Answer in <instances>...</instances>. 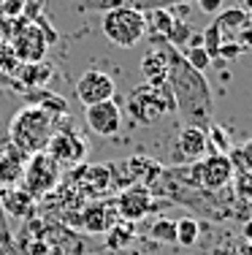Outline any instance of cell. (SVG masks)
<instances>
[{
	"label": "cell",
	"instance_id": "6da1fadb",
	"mask_svg": "<svg viewBox=\"0 0 252 255\" xmlns=\"http://www.w3.org/2000/svg\"><path fill=\"white\" fill-rule=\"evenodd\" d=\"M163 49L168 60V87L176 101V112L187 120V125L209 128L214 123V103L206 76L190 68L184 54L176 52L168 41H163Z\"/></svg>",
	"mask_w": 252,
	"mask_h": 255
},
{
	"label": "cell",
	"instance_id": "7a4b0ae2",
	"mask_svg": "<svg viewBox=\"0 0 252 255\" xmlns=\"http://www.w3.org/2000/svg\"><path fill=\"white\" fill-rule=\"evenodd\" d=\"M57 130V120L49 112H44L35 103H27L11 117L8 123V144L16 147L22 155H38L46 152L52 136Z\"/></svg>",
	"mask_w": 252,
	"mask_h": 255
},
{
	"label": "cell",
	"instance_id": "3957f363",
	"mask_svg": "<svg viewBox=\"0 0 252 255\" xmlns=\"http://www.w3.org/2000/svg\"><path fill=\"white\" fill-rule=\"evenodd\" d=\"M122 112H128V117L139 125H155L168 112H176V101H173V93L168 87V82L166 84L144 82L128 95Z\"/></svg>",
	"mask_w": 252,
	"mask_h": 255
},
{
	"label": "cell",
	"instance_id": "277c9868",
	"mask_svg": "<svg viewBox=\"0 0 252 255\" xmlns=\"http://www.w3.org/2000/svg\"><path fill=\"white\" fill-rule=\"evenodd\" d=\"M100 33H103L114 46H119V49H133L136 44H141L149 35L147 16L139 14V11H133V8L117 5V8L103 11V16H100Z\"/></svg>",
	"mask_w": 252,
	"mask_h": 255
},
{
	"label": "cell",
	"instance_id": "5b68a950",
	"mask_svg": "<svg viewBox=\"0 0 252 255\" xmlns=\"http://www.w3.org/2000/svg\"><path fill=\"white\" fill-rule=\"evenodd\" d=\"M49 41H46L44 30L35 25L30 16H19L11 22V33H8V52L16 63L30 65V63H44Z\"/></svg>",
	"mask_w": 252,
	"mask_h": 255
},
{
	"label": "cell",
	"instance_id": "8992f818",
	"mask_svg": "<svg viewBox=\"0 0 252 255\" xmlns=\"http://www.w3.org/2000/svg\"><path fill=\"white\" fill-rule=\"evenodd\" d=\"M60 179H63V171H60V163L52 157L49 152H38L30 155L25 163V177H22V185L30 196L38 201V198H46L60 187Z\"/></svg>",
	"mask_w": 252,
	"mask_h": 255
},
{
	"label": "cell",
	"instance_id": "52a82bcc",
	"mask_svg": "<svg viewBox=\"0 0 252 255\" xmlns=\"http://www.w3.org/2000/svg\"><path fill=\"white\" fill-rule=\"evenodd\" d=\"M184 174H187V179H190V185H193V187L217 193V190H223L225 185H231L236 168H233V163H231V157H228V155L209 152L203 160L187 166V171H184Z\"/></svg>",
	"mask_w": 252,
	"mask_h": 255
},
{
	"label": "cell",
	"instance_id": "ba28073f",
	"mask_svg": "<svg viewBox=\"0 0 252 255\" xmlns=\"http://www.w3.org/2000/svg\"><path fill=\"white\" fill-rule=\"evenodd\" d=\"M209 152H212V144H209L206 128L184 125L182 130L176 133V141H173V147H171V163L193 166V163L203 160Z\"/></svg>",
	"mask_w": 252,
	"mask_h": 255
},
{
	"label": "cell",
	"instance_id": "9c48e42d",
	"mask_svg": "<svg viewBox=\"0 0 252 255\" xmlns=\"http://www.w3.org/2000/svg\"><path fill=\"white\" fill-rule=\"evenodd\" d=\"M76 98H79L84 109L95 106V103H103V101H111V98H117V82L106 71L89 68L76 79Z\"/></svg>",
	"mask_w": 252,
	"mask_h": 255
},
{
	"label": "cell",
	"instance_id": "30bf717a",
	"mask_svg": "<svg viewBox=\"0 0 252 255\" xmlns=\"http://www.w3.org/2000/svg\"><path fill=\"white\" fill-rule=\"evenodd\" d=\"M84 123H87V128L95 136L111 138L122 130L125 112H122V106H119V101L111 98V101H103V103H95V106L84 109Z\"/></svg>",
	"mask_w": 252,
	"mask_h": 255
},
{
	"label": "cell",
	"instance_id": "8fae6325",
	"mask_svg": "<svg viewBox=\"0 0 252 255\" xmlns=\"http://www.w3.org/2000/svg\"><path fill=\"white\" fill-rule=\"evenodd\" d=\"M46 152L55 157L60 166H82L84 157H87V144L74 128H63V130H55Z\"/></svg>",
	"mask_w": 252,
	"mask_h": 255
},
{
	"label": "cell",
	"instance_id": "7c38bea8",
	"mask_svg": "<svg viewBox=\"0 0 252 255\" xmlns=\"http://www.w3.org/2000/svg\"><path fill=\"white\" fill-rule=\"evenodd\" d=\"M74 179H76V196L89 198V201L103 198L114 187L109 166H76Z\"/></svg>",
	"mask_w": 252,
	"mask_h": 255
},
{
	"label": "cell",
	"instance_id": "4fadbf2b",
	"mask_svg": "<svg viewBox=\"0 0 252 255\" xmlns=\"http://www.w3.org/2000/svg\"><path fill=\"white\" fill-rule=\"evenodd\" d=\"M114 204H117V215L122 217L125 223H139L141 217H147L149 212L155 209L152 193H149V187H144V185L125 187Z\"/></svg>",
	"mask_w": 252,
	"mask_h": 255
},
{
	"label": "cell",
	"instance_id": "5bb4252c",
	"mask_svg": "<svg viewBox=\"0 0 252 255\" xmlns=\"http://www.w3.org/2000/svg\"><path fill=\"white\" fill-rule=\"evenodd\" d=\"M117 220H119L117 204L106 201V198H98V201H89L87 206H84L82 215L76 217L74 223H79L82 231H89V234H106Z\"/></svg>",
	"mask_w": 252,
	"mask_h": 255
},
{
	"label": "cell",
	"instance_id": "9a60e30c",
	"mask_svg": "<svg viewBox=\"0 0 252 255\" xmlns=\"http://www.w3.org/2000/svg\"><path fill=\"white\" fill-rule=\"evenodd\" d=\"M25 163L27 155H22L16 147L5 144L0 149V190H11V187H19L22 177H25Z\"/></svg>",
	"mask_w": 252,
	"mask_h": 255
},
{
	"label": "cell",
	"instance_id": "2e32d148",
	"mask_svg": "<svg viewBox=\"0 0 252 255\" xmlns=\"http://www.w3.org/2000/svg\"><path fill=\"white\" fill-rule=\"evenodd\" d=\"M141 76H144V82H152V84L168 82V60H166V49H163V38H152V49L144 54V60H141Z\"/></svg>",
	"mask_w": 252,
	"mask_h": 255
},
{
	"label": "cell",
	"instance_id": "e0dca14e",
	"mask_svg": "<svg viewBox=\"0 0 252 255\" xmlns=\"http://www.w3.org/2000/svg\"><path fill=\"white\" fill-rule=\"evenodd\" d=\"M247 11L244 8H223L217 16L212 19V25L214 30L220 33V41H223V46H231V44H236V38H239V33H242V27L247 25ZM239 46V44H236ZM223 52V49H220Z\"/></svg>",
	"mask_w": 252,
	"mask_h": 255
},
{
	"label": "cell",
	"instance_id": "ac0fdd59",
	"mask_svg": "<svg viewBox=\"0 0 252 255\" xmlns=\"http://www.w3.org/2000/svg\"><path fill=\"white\" fill-rule=\"evenodd\" d=\"M0 198H3V206H5V215L16 217V220H30V217L35 215V201L33 196L25 190V187H11V190H0Z\"/></svg>",
	"mask_w": 252,
	"mask_h": 255
},
{
	"label": "cell",
	"instance_id": "d6986e66",
	"mask_svg": "<svg viewBox=\"0 0 252 255\" xmlns=\"http://www.w3.org/2000/svg\"><path fill=\"white\" fill-rule=\"evenodd\" d=\"M187 0H92V5H98L100 11H109V8H133L139 14H152V11H163V8H173V5H182Z\"/></svg>",
	"mask_w": 252,
	"mask_h": 255
},
{
	"label": "cell",
	"instance_id": "ffe728a7",
	"mask_svg": "<svg viewBox=\"0 0 252 255\" xmlns=\"http://www.w3.org/2000/svg\"><path fill=\"white\" fill-rule=\"evenodd\" d=\"M52 76H55V68L49 63H30V65L19 63L14 71V82L19 87H33V90H41Z\"/></svg>",
	"mask_w": 252,
	"mask_h": 255
},
{
	"label": "cell",
	"instance_id": "44dd1931",
	"mask_svg": "<svg viewBox=\"0 0 252 255\" xmlns=\"http://www.w3.org/2000/svg\"><path fill=\"white\" fill-rule=\"evenodd\" d=\"M136 239V228H133V223H114V226L106 231V247L109 250H125V247L130 245V242Z\"/></svg>",
	"mask_w": 252,
	"mask_h": 255
},
{
	"label": "cell",
	"instance_id": "7402d4cb",
	"mask_svg": "<svg viewBox=\"0 0 252 255\" xmlns=\"http://www.w3.org/2000/svg\"><path fill=\"white\" fill-rule=\"evenodd\" d=\"M173 22H176V14H173L171 8L147 14V27H149V35H152V38H166V35L171 33Z\"/></svg>",
	"mask_w": 252,
	"mask_h": 255
},
{
	"label": "cell",
	"instance_id": "603a6c76",
	"mask_svg": "<svg viewBox=\"0 0 252 255\" xmlns=\"http://www.w3.org/2000/svg\"><path fill=\"white\" fill-rule=\"evenodd\" d=\"M30 103H35V106H41L44 112H49L55 120H63L65 114H68V103L60 98L57 93H35V95H30Z\"/></svg>",
	"mask_w": 252,
	"mask_h": 255
},
{
	"label": "cell",
	"instance_id": "cb8c5ba5",
	"mask_svg": "<svg viewBox=\"0 0 252 255\" xmlns=\"http://www.w3.org/2000/svg\"><path fill=\"white\" fill-rule=\"evenodd\" d=\"M198 236H201V226H198V220H193V217H182V220L176 223V245L179 247H184V250L195 247Z\"/></svg>",
	"mask_w": 252,
	"mask_h": 255
},
{
	"label": "cell",
	"instance_id": "d4e9b609",
	"mask_svg": "<svg viewBox=\"0 0 252 255\" xmlns=\"http://www.w3.org/2000/svg\"><path fill=\"white\" fill-rule=\"evenodd\" d=\"M193 33H195V30L190 27V25H187V22H184V19H179V16H176V22H173L171 33H168L163 41H168V44H171V46H173V49H176V52H184V46L190 44V35H193Z\"/></svg>",
	"mask_w": 252,
	"mask_h": 255
},
{
	"label": "cell",
	"instance_id": "484cf974",
	"mask_svg": "<svg viewBox=\"0 0 252 255\" xmlns=\"http://www.w3.org/2000/svg\"><path fill=\"white\" fill-rule=\"evenodd\" d=\"M184 60H187V65L193 71H198V74H206L209 68H212V63L214 60L209 57V52L203 49V46H193V49H184Z\"/></svg>",
	"mask_w": 252,
	"mask_h": 255
},
{
	"label": "cell",
	"instance_id": "4316f807",
	"mask_svg": "<svg viewBox=\"0 0 252 255\" xmlns=\"http://www.w3.org/2000/svg\"><path fill=\"white\" fill-rule=\"evenodd\" d=\"M149 236L155 242H166V245H176V223L173 220H155L149 228Z\"/></svg>",
	"mask_w": 252,
	"mask_h": 255
},
{
	"label": "cell",
	"instance_id": "83f0119b",
	"mask_svg": "<svg viewBox=\"0 0 252 255\" xmlns=\"http://www.w3.org/2000/svg\"><path fill=\"white\" fill-rule=\"evenodd\" d=\"M228 157H231L233 168H239V171H252V138H250V141H244V147L231 149Z\"/></svg>",
	"mask_w": 252,
	"mask_h": 255
},
{
	"label": "cell",
	"instance_id": "f1b7e54d",
	"mask_svg": "<svg viewBox=\"0 0 252 255\" xmlns=\"http://www.w3.org/2000/svg\"><path fill=\"white\" fill-rule=\"evenodd\" d=\"M0 250H14V234H11V223L5 215L3 198H0Z\"/></svg>",
	"mask_w": 252,
	"mask_h": 255
},
{
	"label": "cell",
	"instance_id": "f546056e",
	"mask_svg": "<svg viewBox=\"0 0 252 255\" xmlns=\"http://www.w3.org/2000/svg\"><path fill=\"white\" fill-rule=\"evenodd\" d=\"M25 8H27V0H3V5H0V19H19V16H25Z\"/></svg>",
	"mask_w": 252,
	"mask_h": 255
},
{
	"label": "cell",
	"instance_id": "4dcf8cb0",
	"mask_svg": "<svg viewBox=\"0 0 252 255\" xmlns=\"http://www.w3.org/2000/svg\"><path fill=\"white\" fill-rule=\"evenodd\" d=\"M236 190L242 198H247V201H252V171H239L236 177Z\"/></svg>",
	"mask_w": 252,
	"mask_h": 255
},
{
	"label": "cell",
	"instance_id": "1f68e13d",
	"mask_svg": "<svg viewBox=\"0 0 252 255\" xmlns=\"http://www.w3.org/2000/svg\"><path fill=\"white\" fill-rule=\"evenodd\" d=\"M195 3L203 14H212V16H217L220 11L225 8V0H195Z\"/></svg>",
	"mask_w": 252,
	"mask_h": 255
},
{
	"label": "cell",
	"instance_id": "d6a6232c",
	"mask_svg": "<svg viewBox=\"0 0 252 255\" xmlns=\"http://www.w3.org/2000/svg\"><path fill=\"white\" fill-rule=\"evenodd\" d=\"M236 44H239V49H242V54L247 52V49H252V22H247V25L242 27V33H239Z\"/></svg>",
	"mask_w": 252,
	"mask_h": 255
},
{
	"label": "cell",
	"instance_id": "836d02e7",
	"mask_svg": "<svg viewBox=\"0 0 252 255\" xmlns=\"http://www.w3.org/2000/svg\"><path fill=\"white\" fill-rule=\"evenodd\" d=\"M0 87H19V84H16L8 74H3V71H0Z\"/></svg>",
	"mask_w": 252,
	"mask_h": 255
},
{
	"label": "cell",
	"instance_id": "e575fe53",
	"mask_svg": "<svg viewBox=\"0 0 252 255\" xmlns=\"http://www.w3.org/2000/svg\"><path fill=\"white\" fill-rule=\"evenodd\" d=\"M244 236H247V239H252V220L247 223V226H244Z\"/></svg>",
	"mask_w": 252,
	"mask_h": 255
},
{
	"label": "cell",
	"instance_id": "d590c367",
	"mask_svg": "<svg viewBox=\"0 0 252 255\" xmlns=\"http://www.w3.org/2000/svg\"><path fill=\"white\" fill-rule=\"evenodd\" d=\"M239 3H242V8H244V11H250V8H252V0H239Z\"/></svg>",
	"mask_w": 252,
	"mask_h": 255
},
{
	"label": "cell",
	"instance_id": "8d00e7d4",
	"mask_svg": "<svg viewBox=\"0 0 252 255\" xmlns=\"http://www.w3.org/2000/svg\"><path fill=\"white\" fill-rule=\"evenodd\" d=\"M247 19H250V22H252V8H250V11H247Z\"/></svg>",
	"mask_w": 252,
	"mask_h": 255
}]
</instances>
